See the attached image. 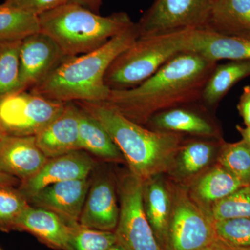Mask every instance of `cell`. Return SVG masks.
<instances>
[{"instance_id":"obj_25","label":"cell","mask_w":250,"mask_h":250,"mask_svg":"<svg viewBox=\"0 0 250 250\" xmlns=\"http://www.w3.org/2000/svg\"><path fill=\"white\" fill-rule=\"evenodd\" d=\"M39 16L0 4V42L22 41L29 36L40 32Z\"/></svg>"},{"instance_id":"obj_20","label":"cell","mask_w":250,"mask_h":250,"mask_svg":"<svg viewBox=\"0 0 250 250\" xmlns=\"http://www.w3.org/2000/svg\"><path fill=\"white\" fill-rule=\"evenodd\" d=\"M71 226L54 212L29 205L15 225V230L27 231L56 250H68Z\"/></svg>"},{"instance_id":"obj_15","label":"cell","mask_w":250,"mask_h":250,"mask_svg":"<svg viewBox=\"0 0 250 250\" xmlns=\"http://www.w3.org/2000/svg\"><path fill=\"white\" fill-rule=\"evenodd\" d=\"M223 142V139L198 136L184 139L166 174L174 183L187 187L217 162Z\"/></svg>"},{"instance_id":"obj_5","label":"cell","mask_w":250,"mask_h":250,"mask_svg":"<svg viewBox=\"0 0 250 250\" xmlns=\"http://www.w3.org/2000/svg\"><path fill=\"white\" fill-rule=\"evenodd\" d=\"M192 30L138 38L111 62L105 74V84L110 90L141 84L171 59L187 52Z\"/></svg>"},{"instance_id":"obj_29","label":"cell","mask_w":250,"mask_h":250,"mask_svg":"<svg viewBox=\"0 0 250 250\" xmlns=\"http://www.w3.org/2000/svg\"><path fill=\"white\" fill-rule=\"evenodd\" d=\"M29 205L18 188L0 185V231L15 230L18 219Z\"/></svg>"},{"instance_id":"obj_10","label":"cell","mask_w":250,"mask_h":250,"mask_svg":"<svg viewBox=\"0 0 250 250\" xmlns=\"http://www.w3.org/2000/svg\"><path fill=\"white\" fill-rule=\"evenodd\" d=\"M67 57L58 44L41 31L23 39L19 52V93L39 84Z\"/></svg>"},{"instance_id":"obj_2","label":"cell","mask_w":250,"mask_h":250,"mask_svg":"<svg viewBox=\"0 0 250 250\" xmlns=\"http://www.w3.org/2000/svg\"><path fill=\"white\" fill-rule=\"evenodd\" d=\"M139 37L136 23L100 48L67 57L31 93L60 103H103L110 90L104 83L113 61Z\"/></svg>"},{"instance_id":"obj_11","label":"cell","mask_w":250,"mask_h":250,"mask_svg":"<svg viewBox=\"0 0 250 250\" xmlns=\"http://www.w3.org/2000/svg\"><path fill=\"white\" fill-rule=\"evenodd\" d=\"M200 101L184 104L159 112L151 117L146 127L154 131L223 139L220 126Z\"/></svg>"},{"instance_id":"obj_34","label":"cell","mask_w":250,"mask_h":250,"mask_svg":"<svg viewBox=\"0 0 250 250\" xmlns=\"http://www.w3.org/2000/svg\"><path fill=\"white\" fill-rule=\"evenodd\" d=\"M103 0H69L68 3L80 5L83 7L99 14Z\"/></svg>"},{"instance_id":"obj_7","label":"cell","mask_w":250,"mask_h":250,"mask_svg":"<svg viewBox=\"0 0 250 250\" xmlns=\"http://www.w3.org/2000/svg\"><path fill=\"white\" fill-rule=\"evenodd\" d=\"M120 214L114 233L125 250H163L148 222L143 202V181L128 171L116 178Z\"/></svg>"},{"instance_id":"obj_23","label":"cell","mask_w":250,"mask_h":250,"mask_svg":"<svg viewBox=\"0 0 250 250\" xmlns=\"http://www.w3.org/2000/svg\"><path fill=\"white\" fill-rule=\"evenodd\" d=\"M250 75V61L217 64L204 87L200 103L209 110L216 107L233 85Z\"/></svg>"},{"instance_id":"obj_14","label":"cell","mask_w":250,"mask_h":250,"mask_svg":"<svg viewBox=\"0 0 250 250\" xmlns=\"http://www.w3.org/2000/svg\"><path fill=\"white\" fill-rule=\"evenodd\" d=\"M90 184V177L51 184L27 201L30 205L54 212L70 226H77Z\"/></svg>"},{"instance_id":"obj_6","label":"cell","mask_w":250,"mask_h":250,"mask_svg":"<svg viewBox=\"0 0 250 250\" xmlns=\"http://www.w3.org/2000/svg\"><path fill=\"white\" fill-rule=\"evenodd\" d=\"M170 181L172 208L166 250H201L211 246L217 238L213 222L187 187Z\"/></svg>"},{"instance_id":"obj_39","label":"cell","mask_w":250,"mask_h":250,"mask_svg":"<svg viewBox=\"0 0 250 250\" xmlns=\"http://www.w3.org/2000/svg\"><path fill=\"white\" fill-rule=\"evenodd\" d=\"M108 250H125L124 248H123L121 246H120L119 244H118V243H116V244H115L114 246L113 247H111V248H110Z\"/></svg>"},{"instance_id":"obj_17","label":"cell","mask_w":250,"mask_h":250,"mask_svg":"<svg viewBox=\"0 0 250 250\" xmlns=\"http://www.w3.org/2000/svg\"><path fill=\"white\" fill-rule=\"evenodd\" d=\"M47 160L35 136H8L0 144V167L21 182L35 175Z\"/></svg>"},{"instance_id":"obj_3","label":"cell","mask_w":250,"mask_h":250,"mask_svg":"<svg viewBox=\"0 0 250 250\" xmlns=\"http://www.w3.org/2000/svg\"><path fill=\"white\" fill-rule=\"evenodd\" d=\"M75 103L89 112L108 131L131 173L143 182L167 174L185 135L149 129L103 103Z\"/></svg>"},{"instance_id":"obj_16","label":"cell","mask_w":250,"mask_h":250,"mask_svg":"<svg viewBox=\"0 0 250 250\" xmlns=\"http://www.w3.org/2000/svg\"><path fill=\"white\" fill-rule=\"evenodd\" d=\"M80 108L67 103L60 114L35 136L36 143L48 159L79 150Z\"/></svg>"},{"instance_id":"obj_21","label":"cell","mask_w":250,"mask_h":250,"mask_svg":"<svg viewBox=\"0 0 250 250\" xmlns=\"http://www.w3.org/2000/svg\"><path fill=\"white\" fill-rule=\"evenodd\" d=\"M243 186L231 172L216 162L187 188L192 200L208 215L213 205Z\"/></svg>"},{"instance_id":"obj_12","label":"cell","mask_w":250,"mask_h":250,"mask_svg":"<svg viewBox=\"0 0 250 250\" xmlns=\"http://www.w3.org/2000/svg\"><path fill=\"white\" fill-rule=\"evenodd\" d=\"M117 195L116 178L111 174L98 173L90 179L79 222L81 226L114 232L120 214Z\"/></svg>"},{"instance_id":"obj_1","label":"cell","mask_w":250,"mask_h":250,"mask_svg":"<svg viewBox=\"0 0 250 250\" xmlns=\"http://www.w3.org/2000/svg\"><path fill=\"white\" fill-rule=\"evenodd\" d=\"M217 64L197 52H182L138 86L111 90L103 103L130 121L145 126L159 112L200 101Z\"/></svg>"},{"instance_id":"obj_22","label":"cell","mask_w":250,"mask_h":250,"mask_svg":"<svg viewBox=\"0 0 250 250\" xmlns=\"http://www.w3.org/2000/svg\"><path fill=\"white\" fill-rule=\"evenodd\" d=\"M78 106L80 149L105 161L125 163L121 151L101 123L89 112Z\"/></svg>"},{"instance_id":"obj_19","label":"cell","mask_w":250,"mask_h":250,"mask_svg":"<svg viewBox=\"0 0 250 250\" xmlns=\"http://www.w3.org/2000/svg\"><path fill=\"white\" fill-rule=\"evenodd\" d=\"M159 174L143 182V202L145 213L156 241L166 250L172 208L170 179Z\"/></svg>"},{"instance_id":"obj_40","label":"cell","mask_w":250,"mask_h":250,"mask_svg":"<svg viewBox=\"0 0 250 250\" xmlns=\"http://www.w3.org/2000/svg\"><path fill=\"white\" fill-rule=\"evenodd\" d=\"M201 250H217L215 249V248L214 246H213V245L212 244L211 246L207 247V248H204V249H202Z\"/></svg>"},{"instance_id":"obj_4","label":"cell","mask_w":250,"mask_h":250,"mask_svg":"<svg viewBox=\"0 0 250 250\" xmlns=\"http://www.w3.org/2000/svg\"><path fill=\"white\" fill-rule=\"evenodd\" d=\"M41 32L50 36L67 57L100 48L134 22L125 12L107 16L67 3L39 16Z\"/></svg>"},{"instance_id":"obj_36","label":"cell","mask_w":250,"mask_h":250,"mask_svg":"<svg viewBox=\"0 0 250 250\" xmlns=\"http://www.w3.org/2000/svg\"><path fill=\"white\" fill-rule=\"evenodd\" d=\"M213 245L217 250H250V249H247V248H238V247L230 246V245L225 243V242L221 241L218 238H216V239L213 242Z\"/></svg>"},{"instance_id":"obj_8","label":"cell","mask_w":250,"mask_h":250,"mask_svg":"<svg viewBox=\"0 0 250 250\" xmlns=\"http://www.w3.org/2000/svg\"><path fill=\"white\" fill-rule=\"evenodd\" d=\"M215 0H154L136 23L139 37L207 28Z\"/></svg>"},{"instance_id":"obj_18","label":"cell","mask_w":250,"mask_h":250,"mask_svg":"<svg viewBox=\"0 0 250 250\" xmlns=\"http://www.w3.org/2000/svg\"><path fill=\"white\" fill-rule=\"evenodd\" d=\"M187 51L197 52L215 62L250 61V33L229 35L207 29H194Z\"/></svg>"},{"instance_id":"obj_13","label":"cell","mask_w":250,"mask_h":250,"mask_svg":"<svg viewBox=\"0 0 250 250\" xmlns=\"http://www.w3.org/2000/svg\"><path fill=\"white\" fill-rule=\"evenodd\" d=\"M95 167L96 161L93 156L79 149L48 159L35 175L21 181L18 188L27 200L51 184L89 177Z\"/></svg>"},{"instance_id":"obj_26","label":"cell","mask_w":250,"mask_h":250,"mask_svg":"<svg viewBox=\"0 0 250 250\" xmlns=\"http://www.w3.org/2000/svg\"><path fill=\"white\" fill-rule=\"evenodd\" d=\"M217 163L231 172L243 185L250 184V146L241 140L236 143L223 141Z\"/></svg>"},{"instance_id":"obj_31","label":"cell","mask_w":250,"mask_h":250,"mask_svg":"<svg viewBox=\"0 0 250 250\" xmlns=\"http://www.w3.org/2000/svg\"><path fill=\"white\" fill-rule=\"evenodd\" d=\"M217 238L230 246L250 249V218L213 222Z\"/></svg>"},{"instance_id":"obj_30","label":"cell","mask_w":250,"mask_h":250,"mask_svg":"<svg viewBox=\"0 0 250 250\" xmlns=\"http://www.w3.org/2000/svg\"><path fill=\"white\" fill-rule=\"evenodd\" d=\"M116 243L113 231L93 229L79 225L70 229L68 250H108Z\"/></svg>"},{"instance_id":"obj_37","label":"cell","mask_w":250,"mask_h":250,"mask_svg":"<svg viewBox=\"0 0 250 250\" xmlns=\"http://www.w3.org/2000/svg\"><path fill=\"white\" fill-rule=\"evenodd\" d=\"M236 128L237 131L241 134L242 140L246 141L250 146V127H247V126L243 127L240 125H236Z\"/></svg>"},{"instance_id":"obj_33","label":"cell","mask_w":250,"mask_h":250,"mask_svg":"<svg viewBox=\"0 0 250 250\" xmlns=\"http://www.w3.org/2000/svg\"><path fill=\"white\" fill-rule=\"evenodd\" d=\"M237 109L243 119L245 126L250 127V85H246L243 88V93L237 105Z\"/></svg>"},{"instance_id":"obj_27","label":"cell","mask_w":250,"mask_h":250,"mask_svg":"<svg viewBox=\"0 0 250 250\" xmlns=\"http://www.w3.org/2000/svg\"><path fill=\"white\" fill-rule=\"evenodd\" d=\"M21 42H0V100L19 93Z\"/></svg>"},{"instance_id":"obj_41","label":"cell","mask_w":250,"mask_h":250,"mask_svg":"<svg viewBox=\"0 0 250 250\" xmlns=\"http://www.w3.org/2000/svg\"><path fill=\"white\" fill-rule=\"evenodd\" d=\"M0 250H1V249H0Z\"/></svg>"},{"instance_id":"obj_38","label":"cell","mask_w":250,"mask_h":250,"mask_svg":"<svg viewBox=\"0 0 250 250\" xmlns=\"http://www.w3.org/2000/svg\"><path fill=\"white\" fill-rule=\"evenodd\" d=\"M8 136H9V135L8 134L7 131L5 129L4 126H3L2 123L0 121V144L2 143V141H4Z\"/></svg>"},{"instance_id":"obj_9","label":"cell","mask_w":250,"mask_h":250,"mask_svg":"<svg viewBox=\"0 0 250 250\" xmlns=\"http://www.w3.org/2000/svg\"><path fill=\"white\" fill-rule=\"evenodd\" d=\"M65 104L20 92L0 100V121L9 136H36L62 113Z\"/></svg>"},{"instance_id":"obj_32","label":"cell","mask_w":250,"mask_h":250,"mask_svg":"<svg viewBox=\"0 0 250 250\" xmlns=\"http://www.w3.org/2000/svg\"><path fill=\"white\" fill-rule=\"evenodd\" d=\"M68 2L69 0H5L4 4L39 16Z\"/></svg>"},{"instance_id":"obj_35","label":"cell","mask_w":250,"mask_h":250,"mask_svg":"<svg viewBox=\"0 0 250 250\" xmlns=\"http://www.w3.org/2000/svg\"><path fill=\"white\" fill-rule=\"evenodd\" d=\"M21 184V180L11 175V174L6 173L5 171L0 167V185H11L19 186Z\"/></svg>"},{"instance_id":"obj_24","label":"cell","mask_w":250,"mask_h":250,"mask_svg":"<svg viewBox=\"0 0 250 250\" xmlns=\"http://www.w3.org/2000/svg\"><path fill=\"white\" fill-rule=\"evenodd\" d=\"M206 29L229 35L250 33V0H215Z\"/></svg>"},{"instance_id":"obj_28","label":"cell","mask_w":250,"mask_h":250,"mask_svg":"<svg viewBox=\"0 0 250 250\" xmlns=\"http://www.w3.org/2000/svg\"><path fill=\"white\" fill-rule=\"evenodd\" d=\"M208 216L212 221L233 218H250V184L243 186L215 204Z\"/></svg>"}]
</instances>
